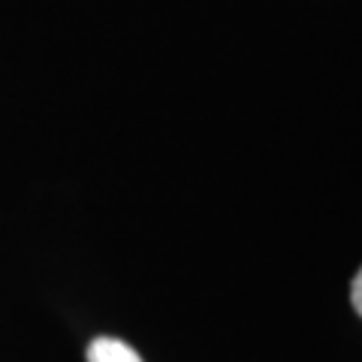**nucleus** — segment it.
Returning <instances> with one entry per match:
<instances>
[{
  "label": "nucleus",
  "instance_id": "nucleus-2",
  "mask_svg": "<svg viewBox=\"0 0 362 362\" xmlns=\"http://www.w3.org/2000/svg\"><path fill=\"white\" fill-rule=\"evenodd\" d=\"M350 302H354V308H356V314L362 317V269L356 272L354 284H350Z\"/></svg>",
  "mask_w": 362,
  "mask_h": 362
},
{
  "label": "nucleus",
  "instance_id": "nucleus-1",
  "mask_svg": "<svg viewBox=\"0 0 362 362\" xmlns=\"http://www.w3.org/2000/svg\"><path fill=\"white\" fill-rule=\"evenodd\" d=\"M88 362H142V356L118 338H94L88 347Z\"/></svg>",
  "mask_w": 362,
  "mask_h": 362
}]
</instances>
